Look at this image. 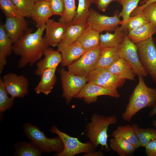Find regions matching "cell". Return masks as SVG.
I'll return each mask as SVG.
<instances>
[{"label":"cell","mask_w":156,"mask_h":156,"mask_svg":"<svg viewBox=\"0 0 156 156\" xmlns=\"http://www.w3.org/2000/svg\"><path fill=\"white\" fill-rule=\"evenodd\" d=\"M23 128L31 142L42 152H55L57 153L63 150V144L58 136L52 138H48L38 127L29 123H25Z\"/></svg>","instance_id":"cell-4"},{"label":"cell","mask_w":156,"mask_h":156,"mask_svg":"<svg viewBox=\"0 0 156 156\" xmlns=\"http://www.w3.org/2000/svg\"><path fill=\"white\" fill-rule=\"evenodd\" d=\"M127 33L125 28L121 26L117 28L114 33L107 32L104 34H101L99 47L102 48L108 47H118Z\"/></svg>","instance_id":"cell-20"},{"label":"cell","mask_w":156,"mask_h":156,"mask_svg":"<svg viewBox=\"0 0 156 156\" xmlns=\"http://www.w3.org/2000/svg\"><path fill=\"white\" fill-rule=\"evenodd\" d=\"M118 0H114L115 1H118Z\"/></svg>","instance_id":"cell-47"},{"label":"cell","mask_w":156,"mask_h":156,"mask_svg":"<svg viewBox=\"0 0 156 156\" xmlns=\"http://www.w3.org/2000/svg\"><path fill=\"white\" fill-rule=\"evenodd\" d=\"M100 36L99 32L88 26L77 41L86 51L99 47Z\"/></svg>","instance_id":"cell-24"},{"label":"cell","mask_w":156,"mask_h":156,"mask_svg":"<svg viewBox=\"0 0 156 156\" xmlns=\"http://www.w3.org/2000/svg\"><path fill=\"white\" fill-rule=\"evenodd\" d=\"M148 23V21L142 10L130 16L125 25L122 26L128 33L131 30L139 28Z\"/></svg>","instance_id":"cell-31"},{"label":"cell","mask_w":156,"mask_h":156,"mask_svg":"<svg viewBox=\"0 0 156 156\" xmlns=\"http://www.w3.org/2000/svg\"><path fill=\"white\" fill-rule=\"evenodd\" d=\"M59 72L63 89L62 97L69 104L86 85L87 79L85 76L75 75L63 68L60 69Z\"/></svg>","instance_id":"cell-7"},{"label":"cell","mask_w":156,"mask_h":156,"mask_svg":"<svg viewBox=\"0 0 156 156\" xmlns=\"http://www.w3.org/2000/svg\"><path fill=\"white\" fill-rule=\"evenodd\" d=\"M117 122L115 115L109 116L95 114L92 117L90 122L85 127V135L96 149L99 145L101 149L105 147L107 152L110 151L107 144V130L109 126Z\"/></svg>","instance_id":"cell-3"},{"label":"cell","mask_w":156,"mask_h":156,"mask_svg":"<svg viewBox=\"0 0 156 156\" xmlns=\"http://www.w3.org/2000/svg\"><path fill=\"white\" fill-rule=\"evenodd\" d=\"M45 25L38 28L32 33L31 29H27L22 37L12 45V51L20 56L18 62L19 68L28 64L31 66L40 60L45 50L49 46L42 35Z\"/></svg>","instance_id":"cell-1"},{"label":"cell","mask_w":156,"mask_h":156,"mask_svg":"<svg viewBox=\"0 0 156 156\" xmlns=\"http://www.w3.org/2000/svg\"><path fill=\"white\" fill-rule=\"evenodd\" d=\"M92 3L95 4L98 10L102 12L105 11L109 5L114 0H92Z\"/></svg>","instance_id":"cell-41"},{"label":"cell","mask_w":156,"mask_h":156,"mask_svg":"<svg viewBox=\"0 0 156 156\" xmlns=\"http://www.w3.org/2000/svg\"><path fill=\"white\" fill-rule=\"evenodd\" d=\"M120 57L118 47H108L103 48L94 69L99 68L107 69Z\"/></svg>","instance_id":"cell-23"},{"label":"cell","mask_w":156,"mask_h":156,"mask_svg":"<svg viewBox=\"0 0 156 156\" xmlns=\"http://www.w3.org/2000/svg\"><path fill=\"white\" fill-rule=\"evenodd\" d=\"M107 69L119 78L135 80V74L133 70L128 63L122 58L120 57Z\"/></svg>","instance_id":"cell-21"},{"label":"cell","mask_w":156,"mask_h":156,"mask_svg":"<svg viewBox=\"0 0 156 156\" xmlns=\"http://www.w3.org/2000/svg\"><path fill=\"white\" fill-rule=\"evenodd\" d=\"M67 26V23L49 20L45 25L44 37L49 46H57L64 35Z\"/></svg>","instance_id":"cell-15"},{"label":"cell","mask_w":156,"mask_h":156,"mask_svg":"<svg viewBox=\"0 0 156 156\" xmlns=\"http://www.w3.org/2000/svg\"><path fill=\"white\" fill-rule=\"evenodd\" d=\"M12 40L7 34L3 25H0V54L7 57L10 56L12 51Z\"/></svg>","instance_id":"cell-32"},{"label":"cell","mask_w":156,"mask_h":156,"mask_svg":"<svg viewBox=\"0 0 156 156\" xmlns=\"http://www.w3.org/2000/svg\"><path fill=\"white\" fill-rule=\"evenodd\" d=\"M156 34V26L149 22L139 28L131 30L127 33L130 40L136 44L152 37Z\"/></svg>","instance_id":"cell-22"},{"label":"cell","mask_w":156,"mask_h":156,"mask_svg":"<svg viewBox=\"0 0 156 156\" xmlns=\"http://www.w3.org/2000/svg\"><path fill=\"white\" fill-rule=\"evenodd\" d=\"M64 10L59 21L68 23H70L75 16L76 11L75 0H63Z\"/></svg>","instance_id":"cell-34"},{"label":"cell","mask_w":156,"mask_h":156,"mask_svg":"<svg viewBox=\"0 0 156 156\" xmlns=\"http://www.w3.org/2000/svg\"><path fill=\"white\" fill-rule=\"evenodd\" d=\"M52 133L57 134L62 140L64 149L55 154L56 156H74L78 154L87 153L96 149L89 141L86 143L80 141L78 138L71 137L60 130L55 125L50 130Z\"/></svg>","instance_id":"cell-5"},{"label":"cell","mask_w":156,"mask_h":156,"mask_svg":"<svg viewBox=\"0 0 156 156\" xmlns=\"http://www.w3.org/2000/svg\"><path fill=\"white\" fill-rule=\"evenodd\" d=\"M107 95L118 98L120 96L117 89L108 88L92 82H88L75 98H83L87 104L96 102L98 96Z\"/></svg>","instance_id":"cell-13"},{"label":"cell","mask_w":156,"mask_h":156,"mask_svg":"<svg viewBox=\"0 0 156 156\" xmlns=\"http://www.w3.org/2000/svg\"><path fill=\"white\" fill-rule=\"evenodd\" d=\"M142 10L149 22L156 26V1L148 4Z\"/></svg>","instance_id":"cell-38"},{"label":"cell","mask_w":156,"mask_h":156,"mask_svg":"<svg viewBox=\"0 0 156 156\" xmlns=\"http://www.w3.org/2000/svg\"><path fill=\"white\" fill-rule=\"evenodd\" d=\"M102 49L98 47L86 51L79 59L68 66V71L75 75L86 77L94 69Z\"/></svg>","instance_id":"cell-8"},{"label":"cell","mask_w":156,"mask_h":156,"mask_svg":"<svg viewBox=\"0 0 156 156\" xmlns=\"http://www.w3.org/2000/svg\"><path fill=\"white\" fill-rule=\"evenodd\" d=\"M86 77L88 82H92L106 88L114 89L122 87L126 80L119 78L110 73L107 69L102 68L93 70Z\"/></svg>","instance_id":"cell-11"},{"label":"cell","mask_w":156,"mask_h":156,"mask_svg":"<svg viewBox=\"0 0 156 156\" xmlns=\"http://www.w3.org/2000/svg\"><path fill=\"white\" fill-rule=\"evenodd\" d=\"M78 7L73 18L70 23L77 24L87 22L89 12V8L92 3V0H78Z\"/></svg>","instance_id":"cell-28"},{"label":"cell","mask_w":156,"mask_h":156,"mask_svg":"<svg viewBox=\"0 0 156 156\" xmlns=\"http://www.w3.org/2000/svg\"><path fill=\"white\" fill-rule=\"evenodd\" d=\"M144 148L147 156H156V138L151 141Z\"/></svg>","instance_id":"cell-40"},{"label":"cell","mask_w":156,"mask_h":156,"mask_svg":"<svg viewBox=\"0 0 156 156\" xmlns=\"http://www.w3.org/2000/svg\"><path fill=\"white\" fill-rule=\"evenodd\" d=\"M131 126L141 146L145 147L151 141L156 138V129L150 127L142 129L134 123Z\"/></svg>","instance_id":"cell-29"},{"label":"cell","mask_w":156,"mask_h":156,"mask_svg":"<svg viewBox=\"0 0 156 156\" xmlns=\"http://www.w3.org/2000/svg\"><path fill=\"white\" fill-rule=\"evenodd\" d=\"M23 16L30 17L35 3L33 0H11Z\"/></svg>","instance_id":"cell-37"},{"label":"cell","mask_w":156,"mask_h":156,"mask_svg":"<svg viewBox=\"0 0 156 156\" xmlns=\"http://www.w3.org/2000/svg\"><path fill=\"white\" fill-rule=\"evenodd\" d=\"M111 149L120 156H131L137 148L125 139L120 137H113L109 140Z\"/></svg>","instance_id":"cell-26"},{"label":"cell","mask_w":156,"mask_h":156,"mask_svg":"<svg viewBox=\"0 0 156 156\" xmlns=\"http://www.w3.org/2000/svg\"><path fill=\"white\" fill-rule=\"evenodd\" d=\"M119 18L117 13L113 16H109L90 9L87 23L89 27L100 33L104 31L115 30L119 25H121L122 21Z\"/></svg>","instance_id":"cell-10"},{"label":"cell","mask_w":156,"mask_h":156,"mask_svg":"<svg viewBox=\"0 0 156 156\" xmlns=\"http://www.w3.org/2000/svg\"><path fill=\"white\" fill-rule=\"evenodd\" d=\"M153 108L148 114L149 117H152L156 114V105Z\"/></svg>","instance_id":"cell-44"},{"label":"cell","mask_w":156,"mask_h":156,"mask_svg":"<svg viewBox=\"0 0 156 156\" xmlns=\"http://www.w3.org/2000/svg\"><path fill=\"white\" fill-rule=\"evenodd\" d=\"M88 27L87 22L77 24L67 23L64 35L59 44L66 45L76 41Z\"/></svg>","instance_id":"cell-25"},{"label":"cell","mask_w":156,"mask_h":156,"mask_svg":"<svg viewBox=\"0 0 156 156\" xmlns=\"http://www.w3.org/2000/svg\"><path fill=\"white\" fill-rule=\"evenodd\" d=\"M0 7L6 17L24 18L11 0H0Z\"/></svg>","instance_id":"cell-36"},{"label":"cell","mask_w":156,"mask_h":156,"mask_svg":"<svg viewBox=\"0 0 156 156\" xmlns=\"http://www.w3.org/2000/svg\"><path fill=\"white\" fill-rule=\"evenodd\" d=\"M2 78H0V112H2L11 108L14 98L9 97Z\"/></svg>","instance_id":"cell-35"},{"label":"cell","mask_w":156,"mask_h":156,"mask_svg":"<svg viewBox=\"0 0 156 156\" xmlns=\"http://www.w3.org/2000/svg\"><path fill=\"white\" fill-rule=\"evenodd\" d=\"M139 82L131 94L125 111L122 117L129 122L139 111L146 107L153 108L156 105V88L148 87L143 77L139 76Z\"/></svg>","instance_id":"cell-2"},{"label":"cell","mask_w":156,"mask_h":156,"mask_svg":"<svg viewBox=\"0 0 156 156\" xmlns=\"http://www.w3.org/2000/svg\"><path fill=\"white\" fill-rule=\"evenodd\" d=\"M2 79L8 94L12 98H22L28 93L29 82L24 75L10 73L4 75Z\"/></svg>","instance_id":"cell-12"},{"label":"cell","mask_w":156,"mask_h":156,"mask_svg":"<svg viewBox=\"0 0 156 156\" xmlns=\"http://www.w3.org/2000/svg\"><path fill=\"white\" fill-rule=\"evenodd\" d=\"M28 23L24 18L6 17L3 25L7 34L14 43L23 36Z\"/></svg>","instance_id":"cell-14"},{"label":"cell","mask_w":156,"mask_h":156,"mask_svg":"<svg viewBox=\"0 0 156 156\" xmlns=\"http://www.w3.org/2000/svg\"><path fill=\"white\" fill-rule=\"evenodd\" d=\"M112 136L114 138L120 137L125 139L137 149L141 146L132 126L129 124L118 126L116 129L113 131Z\"/></svg>","instance_id":"cell-27"},{"label":"cell","mask_w":156,"mask_h":156,"mask_svg":"<svg viewBox=\"0 0 156 156\" xmlns=\"http://www.w3.org/2000/svg\"><path fill=\"white\" fill-rule=\"evenodd\" d=\"M53 15L49 2L46 0H42L35 3L30 17L38 28L46 25Z\"/></svg>","instance_id":"cell-18"},{"label":"cell","mask_w":156,"mask_h":156,"mask_svg":"<svg viewBox=\"0 0 156 156\" xmlns=\"http://www.w3.org/2000/svg\"><path fill=\"white\" fill-rule=\"evenodd\" d=\"M141 0H118L122 6V9L118 14L119 17H122V26L125 25L133 12L137 7L139 2ZM147 0H144L145 2Z\"/></svg>","instance_id":"cell-30"},{"label":"cell","mask_w":156,"mask_h":156,"mask_svg":"<svg viewBox=\"0 0 156 156\" xmlns=\"http://www.w3.org/2000/svg\"><path fill=\"white\" fill-rule=\"evenodd\" d=\"M16 155L19 156H39L42 153L31 142H23L17 146Z\"/></svg>","instance_id":"cell-33"},{"label":"cell","mask_w":156,"mask_h":156,"mask_svg":"<svg viewBox=\"0 0 156 156\" xmlns=\"http://www.w3.org/2000/svg\"><path fill=\"white\" fill-rule=\"evenodd\" d=\"M140 61L156 84V46L151 37L136 44Z\"/></svg>","instance_id":"cell-6"},{"label":"cell","mask_w":156,"mask_h":156,"mask_svg":"<svg viewBox=\"0 0 156 156\" xmlns=\"http://www.w3.org/2000/svg\"><path fill=\"white\" fill-rule=\"evenodd\" d=\"M57 47V51L62 57V67L68 66L79 59L86 51L77 41L66 45L59 44Z\"/></svg>","instance_id":"cell-16"},{"label":"cell","mask_w":156,"mask_h":156,"mask_svg":"<svg viewBox=\"0 0 156 156\" xmlns=\"http://www.w3.org/2000/svg\"><path fill=\"white\" fill-rule=\"evenodd\" d=\"M57 67H53L44 71L41 75L40 80L34 89L36 93L46 95L50 94L56 81L55 75Z\"/></svg>","instance_id":"cell-19"},{"label":"cell","mask_w":156,"mask_h":156,"mask_svg":"<svg viewBox=\"0 0 156 156\" xmlns=\"http://www.w3.org/2000/svg\"><path fill=\"white\" fill-rule=\"evenodd\" d=\"M49 3L53 15L62 16L64 10L63 0H46Z\"/></svg>","instance_id":"cell-39"},{"label":"cell","mask_w":156,"mask_h":156,"mask_svg":"<svg viewBox=\"0 0 156 156\" xmlns=\"http://www.w3.org/2000/svg\"><path fill=\"white\" fill-rule=\"evenodd\" d=\"M156 1V0H147L145 3L141 6L137 7L133 11V13L135 14L142 11L146 6L153 2Z\"/></svg>","instance_id":"cell-42"},{"label":"cell","mask_w":156,"mask_h":156,"mask_svg":"<svg viewBox=\"0 0 156 156\" xmlns=\"http://www.w3.org/2000/svg\"><path fill=\"white\" fill-rule=\"evenodd\" d=\"M152 123L153 125L156 128V119L153 120L152 121Z\"/></svg>","instance_id":"cell-45"},{"label":"cell","mask_w":156,"mask_h":156,"mask_svg":"<svg viewBox=\"0 0 156 156\" xmlns=\"http://www.w3.org/2000/svg\"><path fill=\"white\" fill-rule=\"evenodd\" d=\"M41 0H33V1H34V3L38 1H40Z\"/></svg>","instance_id":"cell-46"},{"label":"cell","mask_w":156,"mask_h":156,"mask_svg":"<svg viewBox=\"0 0 156 156\" xmlns=\"http://www.w3.org/2000/svg\"><path fill=\"white\" fill-rule=\"evenodd\" d=\"M120 57L125 60L138 76L146 77L148 74L142 65L139 58L136 44L132 42L126 35L118 47Z\"/></svg>","instance_id":"cell-9"},{"label":"cell","mask_w":156,"mask_h":156,"mask_svg":"<svg viewBox=\"0 0 156 156\" xmlns=\"http://www.w3.org/2000/svg\"><path fill=\"white\" fill-rule=\"evenodd\" d=\"M44 58L36 63V69L35 70V74L40 76L45 70L53 67H57L61 63L62 58L61 53L57 50L55 51L48 48L44 51Z\"/></svg>","instance_id":"cell-17"},{"label":"cell","mask_w":156,"mask_h":156,"mask_svg":"<svg viewBox=\"0 0 156 156\" xmlns=\"http://www.w3.org/2000/svg\"><path fill=\"white\" fill-rule=\"evenodd\" d=\"M103 153L101 151H98L96 152L95 151L85 153L83 156H103Z\"/></svg>","instance_id":"cell-43"}]
</instances>
